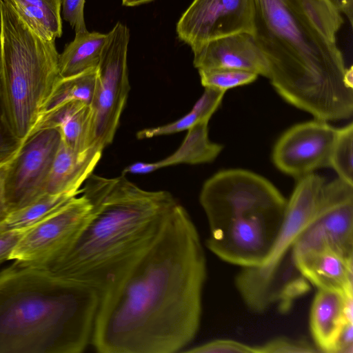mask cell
<instances>
[{
    "label": "cell",
    "mask_w": 353,
    "mask_h": 353,
    "mask_svg": "<svg viewBox=\"0 0 353 353\" xmlns=\"http://www.w3.org/2000/svg\"><path fill=\"white\" fill-rule=\"evenodd\" d=\"M81 193L43 194L29 205L9 213L0 231L29 228L42 221Z\"/></svg>",
    "instance_id": "23"
},
{
    "label": "cell",
    "mask_w": 353,
    "mask_h": 353,
    "mask_svg": "<svg viewBox=\"0 0 353 353\" xmlns=\"http://www.w3.org/2000/svg\"><path fill=\"white\" fill-rule=\"evenodd\" d=\"M257 353H312L319 352L316 346L303 339L278 337L256 346Z\"/></svg>",
    "instance_id": "27"
},
{
    "label": "cell",
    "mask_w": 353,
    "mask_h": 353,
    "mask_svg": "<svg viewBox=\"0 0 353 353\" xmlns=\"http://www.w3.org/2000/svg\"><path fill=\"white\" fill-rule=\"evenodd\" d=\"M291 255L301 275L318 290L353 296V259H348L330 248Z\"/></svg>",
    "instance_id": "15"
},
{
    "label": "cell",
    "mask_w": 353,
    "mask_h": 353,
    "mask_svg": "<svg viewBox=\"0 0 353 353\" xmlns=\"http://www.w3.org/2000/svg\"><path fill=\"white\" fill-rule=\"evenodd\" d=\"M107 35L88 30L76 32L74 39L59 55L60 77H71L97 68Z\"/></svg>",
    "instance_id": "20"
},
{
    "label": "cell",
    "mask_w": 353,
    "mask_h": 353,
    "mask_svg": "<svg viewBox=\"0 0 353 353\" xmlns=\"http://www.w3.org/2000/svg\"><path fill=\"white\" fill-rule=\"evenodd\" d=\"M254 0H193L176 24L191 48L227 35L254 30Z\"/></svg>",
    "instance_id": "12"
},
{
    "label": "cell",
    "mask_w": 353,
    "mask_h": 353,
    "mask_svg": "<svg viewBox=\"0 0 353 353\" xmlns=\"http://www.w3.org/2000/svg\"><path fill=\"white\" fill-rule=\"evenodd\" d=\"M31 228L0 231V265L9 260L15 247Z\"/></svg>",
    "instance_id": "30"
},
{
    "label": "cell",
    "mask_w": 353,
    "mask_h": 353,
    "mask_svg": "<svg viewBox=\"0 0 353 353\" xmlns=\"http://www.w3.org/2000/svg\"><path fill=\"white\" fill-rule=\"evenodd\" d=\"M199 202L210 228L206 245L213 254L243 268L264 262L288 202L270 181L247 170H221L205 181Z\"/></svg>",
    "instance_id": "5"
},
{
    "label": "cell",
    "mask_w": 353,
    "mask_h": 353,
    "mask_svg": "<svg viewBox=\"0 0 353 353\" xmlns=\"http://www.w3.org/2000/svg\"><path fill=\"white\" fill-rule=\"evenodd\" d=\"M342 293L318 290L310 310V326L319 352L334 353L336 342L345 323L347 297Z\"/></svg>",
    "instance_id": "19"
},
{
    "label": "cell",
    "mask_w": 353,
    "mask_h": 353,
    "mask_svg": "<svg viewBox=\"0 0 353 353\" xmlns=\"http://www.w3.org/2000/svg\"><path fill=\"white\" fill-rule=\"evenodd\" d=\"M210 119L201 120L187 130L180 146L170 155L159 161L135 162L122 171L123 174H147L160 168L178 164H200L214 161L223 146L211 141L208 137Z\"/></svg>",
    "instance_id": "17"
},
{
    "label": "cell",
    "mask_w": 353,
    "mask_h": 353,
    "mask_svg": "<svg viewBox=\"0 0 353 353\" xmlns=\"http://www.w3.org/2000/svg\"><path fill=\"white\" fill-rule=\"evenodd\" d=\"M103 151L93 147L78 153L61 141L45 181L43 193H81V186L92 174Z\"/></svg>",
    "instance_id": "16"
},
{
    "label": "cell",
    "mask_w": 353,
    "mask_h": 353,
    "mask_svg": "<svg viewBox=\"0 0 353 353\" xmlns=\"http://www.w3.org/2000/svg\"><path fill=\"white\" fill-rule=\"evenodd\" d=\"M336 130L327 121L317 119L293 125L274 146V165L284 174L298 179L329 167Z\"/></svg>",
    "instance_id": "13"
},
{
    "label": "cell",
    "mask_w": 353,
    "mask_h": 353,
    "mask_svg": "<svg viewBox=\"0 0 353 353\" xmlns=\"http://www.w3.org/2000/svg\"><path fill=\"white\" fill-rule=\"evenodd\" d=\"M183 352L191 353H257L256 346L232 339H215L194 346Z\"/></svg>",
    "instance_id": "28"
},
{
    "label": "cell",
    "mask_w": 353,
    "mask_h": 353,
    "mask_svg": "<svg viewBox=\"0 0 353 353\" xmlns=\"http://www.w3.org/2000/svg\"><path fill=\"white\" fill-rule=\"evenodd\" d=\"M353 324L347 322L343 325L339 336L334 353L353 352Z\"/></svg>",
    "instance_id": "32"
},
{
    "label": "cell",
    "mask_w": 353,
    "mask_h": 353,
    "mask_svg": "<svg viewBox=\"0 0 353 353\" xmlns=\"http://www.w3.org/2000/svg\"><path fill=\"white\" fill-rule=\"evenodd\" d=\"M107 34L90 105L94 145L102 150L114 138L130 89L127 62L129 29L117 22Z\"/></svg>",
    "instance_id": "7"
},
{
    "label": "cell",
    "mask_w": 353,
    "mask_h": 353,
    "mask_svg": "<svg viewBox=\"0 0 353 353\" xmlns=\"http://www.w3.org/2000/svg\"><path fill=\"white\" fill-rule=\"evenodd\" d=\"M154 0H121L122 4L125 6H137L143 3L150 2Z\"/></svg>",
    "instance_id": "35"
},
{
    "label": "cell",
    "mask_w": 353,
    "mask_h": 353,
    "mask_svg": "<svg viewBox=\"0 0 353 353\" xmlns=\"http://www.w3.org/2000/svg\"><path fill=\"white\" fill-rule=\"evenodd\" d=\"M46 128H58L61 141L76 152H84L96 147L90 107L81 101H68L44 114L33 133Z\"/></svg>",
    "instance_id": "18"
},
{
    "label": "cell",
    "mask_w": 353,
    "mask_h": 353,
    "mask_svg": "<svg viewBox=\"0 0 353 353\" xmlns=\"http://www.w3.org/2000/svg\"><path fill=\"white\" fill-rule=\"evenodd\" d=\"M198 71L204 88L224 92L231 88L250 84L259 77L255 73L236 69L214 68Z\"/></svg>",
    "instance_id": "26"
},
{
    "label": "cell",
    "mask_w": 353,
    "mask_h": 353,
    "mask_svg": "<svg viewBox=\"0 0 353 353\" xmlns=\"http://www.w3.org/2000/svg\"><path fill=\"white\" fill-rule=\"evenodd\" d=\"M225 92L205 88V91L192 110L180 119L163 125L141 130L137 133L139 139L172 134L188 130L197 122L210 119L221 103Z\"/></svg>",
    "instance_id": "22"
},
{
    "label": "cell",
    "mask_w": 353,
    "mask_h": 353,
    "mask_svg": "<svg viewBox=\"0 0 353 353\" xmlns=\"http://www.w3.org/2000/svg\"><path fill=\"white\" fill-rule=\"evenodd\" d=\"M97 68L71 77H60L43 108L41 118L70 101H79L90 105L97 85Z\"/></svg>",
    "instance_id": "24"
},
{
    "label": "cell",
    "mask_w": 353,
    "mask_h": 353,
    "mask_svg": "<svg viewBox=\"0 0 353 353\" xmlns=\"http://www.w3.org/2000/svg\"><path fill=\"white\" fill-rule=\"evenodd\" d=\"M61 141L57 128L35 131L18 145L10 161L6 181L9 213L43 194L45 181Z\"/></svg>",
    "instance_id": "10"
},
{
    "label": "cell",
    "mask_w": 353,
    "mask_h": 353,
    "mask_svg": "<svg viewBox=\"0 0 353 353\" xmlns=\"http://www.w3.org/2000/svg\"><path fill=\"white\" fill-rule=\"evenodd\" d=\"M13 153L8 159L0 161V224L9 214L6 196V181L8 165Z\"/></svg>",
    "instance_id": "31"
},
{
    "label": "cell",
    "mask_w": 353,
    "mask_h": 353,
    "mask_svg": "<svg viewBox=\"0 0 353 353\" xmlns=\"http://www.w3.org/2000/svg\"><path fill=\"white\" fill-rule=\"evenodd\" d=\"M343 23L323 0H254L252 35L270 81L288 103L314 119L353 113V70L336 43Z\"/></svg>",
    "instance_id": "2"
},
{
    "label": "cell",
    "mask_w": 353,
    "mask_h": 353,
    "mask_svg": "<svg viewBox=\"0 0 353 353\" xmlns=\"http://www.w3.org/2000/svg\"><path fill=\"white\" fill-rule=\"evenodd\" d=\"M329 167L338 178L353 185V123L337 128L332 147Z\"/></svg>",
    "instance_id": "25"
},
{
    "label": "cell",
    "mask_w": 353,
    "mask_h": 353,
    "mask_svg": "<svg viewBox=\"0 0 353 353\" xmlns=\"http://www.w3.org/2000/svg\"><path fill=\"white\" fill-rule=\"evenodd\" d=\"M33 31L46 40L62 35L61 0H6Z\"/></svg>",
    "instance_id": "21"
},
{
    "label": "cell",
    "mask_w": 353,
    "mask_h": 353,
    "mask_svg": "<svg viewBox=\"0 0 353 353\" xmlns=\"http://www.w3.org/2000/svg\"><path fill=\"white\" fill-rule=\"evenodd\" d=\"M194 66L199 70L228 68L268 77L267 62L252 34L239 32L192 48Z\"/></svg>",
    "instance_id": "14"
},
{
    "label": "cell",
    "mask_w": 353,
    "mask_h": 353,
    "mask_svg": "<svg viewBox=\"0 0 353 353\" xmlns=\"http://www.w3.org/2000/svg\"><path fill=\"white\" fill-rule=\"evenodd\" d=\"M332 8L344 14L352 27L353 26V0H323Z\"/></svg>",
    "instance_id": "33"
},
{
    "label": "cell",
    "mask_w": 353,
    "mask_h": 353,
    "mask_svg": "<svg viewBox=\"0 0 353 353\" xmlns=\"http://www.w3.org/2000/svg\"><path fill=\"white\" fill-rule=\"evenodd\" d=\"M1 0H0V3H1Z\"/></svg>",
    "instance_id": "36"
},
{
    "label": "cell",
    "mask_w": 353,
    "mask_h": 353,
    "mask_svg": "<svg viewBox=\"0 0 353 353\" xmlns=\"http://www.w3.org/2000/svg\"><path fill=\"white\" fill-rule=\"evenodd\" d=\"M325 183L322 176L314 172L298 179L287 202L283 225L269 255L261 265L243 268L236 277V287L241 297L251 299L262 292L281 264L291 255L296 239L313 217Z\"/></svg>",
    "instance_id": "8"
},
{
    "label": "cell",
    "mask_w": 353,
    "mask_h": 353,
    "mask_svg": "<svg viewBox=\"0 0 353 353\" xmlns=\"http://www.w3.org/2000/svg\"><path fill=\"white\" fill-rule=\"evenodd\" d=\"M0 123L17 145L34 132L56 83L55 41L33 31L6 1L0 3Z\"/></svg>",
    "instance_id": "6"
},
{
    "label": "cell",
    "mask_w": 353,
    "mask_h": 353,
    "mask_svg": "<svg viewBox=\"0 0 353 353\" xmlns=\"http://www.w3.org/2000/svg\"><path fill=\"white\" fill-rule=\"evenodd\" d=\"M85 0H61V14L75 33L87 30L84 19Z\"/></svg>",
    "instance_id": "29"
},
{
    "label": "cell",
    "mask_w": 353,
    "mask_h": 353,
    "mask_svg": "<svg viewBox=\"0 0 353 353\" xmlns=\"http://www.w3.org/2000/svg\"><path fill=\"white\" fill-rule=\"evenodd\" d=\"M91 203L81 193L32 226L11 253L9 260L39 267L61 254L86 221Z\"/></svg>",
    "instance_id": "11"
},
{
    "label": "cell",
    "mask_w": 353,
    "mask_h": 353,
    "mask_svg": "<svg viewBox=\"0 0 353 353\" xmlns=\"http://www.w3.org/2000/svg\"><path fill=\"white\" fill-rule=\"evenodd\" d=\"M82 194L91 203L84 224L68 247L39 268L88 285L102 294L155 240L178 203L165 190H145L125 175L93 173Z\"/></svg>",
    "instance_id": "3"
},
{
    "label": "cell",
    "mask_w": 353,
    "mask_h": 353,
    "mask_svg": "<svg viewBox=\"0 0 353 353\" xmlns=\"http://www.w3.org/2000/svg\"><path fill=\"white\" fill-rule=\"evenodd\" d=\"M1 52V41H0ZM3 130L0 123V159L7 157L12 150V145L8 142L4 137Z\"/></svg>",
    "instance_id": "34"
},
{
    "label": "cell",
    "mask_w": 353,
    "mask_h": 353,
    "mask_svg": "<svg viewBox=\"0 0 353 353\" xmlns=\"http://www.w3.org/2000/svg\"><path fill=\"white\" fill-rule=\"evenodd\" d=\"M101 294L15 262L0 272V353H79L91 341Z\"/></svg>",
    "instance_id": "4"
},
{
    "label": "cell",
    "mask_w": 353,
    "mask_h": 353,
    "mask_svg": "<svg viewBox=\"0 0 353 353\" xmlns=\"http://www.w3.org/2000/svg\"><path fill=\"white\" fill-rule=\"evenodd\" d=\"M206 277L199 234L177 203L155 240L101 294L91 339L95 350H184L200 326Z\"/></svg>",
    "instance_id": "1"
},
{
    "label": "cell",
    "mask_w": 353,
    "mask_h": 353,
    "mask_svg": "<svg viewBox=\"0 0 353 353\" xmlns=\"http://www.w3.org/2000/svg\"><path fill=\"white\" fill-rule=\"evenodd\" d=\"M322 248L353 259V185L338 177L324 183L313 217L291 253Z\"/></svg>",
    "instance_id": "9"
}]
</instances>
